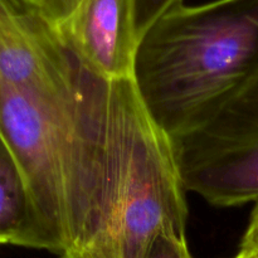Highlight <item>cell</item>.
<instances>
[{"mask_svg": "<svg viewBox=\"0 0 258 258\" xmlns=\"http://www.w3.org/2000/svg\"><path fill=\"white\" fill-rule=\"evenodd\" d=\"M111 81L47 24L30 62L0 85V136L29 186L48 251L62 254L95 228L108 178Z\"/></svg>", "mask_w": 258, "mask_h": 258, "instance_id": "6da1fadb", "label": "cell"}, {"mask_svg": "<svg viewBox=\"0 0 258 258\" xmlns=\"http://www.w3.org/2000/svg\"><path fill=\"white\" fill-rule=\"evenodd\" d=\"M258 72V0H216L180 7L139 40L136 91L170 138L206 120Z\"/></svg>", "mask_w": 258, "mask_h": 258, "instance_id": "7a4b0ae2", "label": "cell"}, {"mask_svg": "<svg viewBox=\"0 0 258 258\" xmlns=\"http://www.w3.org/2000/svg\"><path fill=\"white\" fill-rule=\"evenodd\" d=\"M107 194L90 236L59 258H146L161 233L185 236L188 204L173 140L133 78L111 81Z\"/></svg>", "mask_w": 258, "mask_h": 258, "instance_id": "3957f363", "label": "cell"}, {"mask_svg": "<svg viewBox=\"0 0 258 258\" xmlns=\"http://www.w3.org/2000/svg\"><path fill=\"white\" fill-rule=\"evenodd\" d=\"M186 190L216 207L258 201V72L208 117L171 138Z\"/></svg>", "mask_w": 258, "mask_h": 258, "instance_id": "277c9868", "label": "cell"}, {"mask_svg": "<svg viewBox=\"0 0 258 258\" xmlns=\"http://www.w3.org/2000/svg\"><path fill=\"white\" fill-rule=\"evenodd\" d=\"M34 10L97 75L108 81L133 77L135 0H38Z\"/></svg>", "mask_w": 258, "mask_h": 258, "instance_id": "5b68a950", "label": "cell"}, {"mask_svg": "<svg viewBox=\"0 0 258 258\" xmlns=\"http://www.w3.org/2000/svg\"><path fill=\"white\" fill-rule=\"evenodd\" d=\"M0 244L45 249L48 241L40 226L32 194L19 164L0 136Z\"/></svg>", "mask_w": 258, "mask_h": 258, "instance_id": "8992f818", "label": "cell"}, {"mask_svg": "<svg viewBox=\"0 0 258 258\" xmlns=\"http://www.w3.org/2000/svg\"><path fill=\"white\" fill-rule=\"evenodd\" d=\"M183 5V0H135V29L138 39L170 10Z\"/></svg>", "mask_w": 258, "mask_h": 258, "instance_id": "52a82bcc", "label": "cell"}, {"mask_svg": "<svg viewBox=\"0 0 258 258\" xmlns=\"http://www.w3.org/2000/svg\"><path fill=\"white\" fill-rule=\"evenodd\" d=\"M146 258H193L186 244L185 236L161 233L151 244Z\"/></svg>", "mask_w": 258, "mask_h": 258, "instance_id": "ba28073f", "label": "cell"}, {"mask_svg": "<svg viewBox=\"0 0 258 258\" xmlns=\"http://www.w3.org/2000/svg\"><path fill=\"white\" fill-rule=\"evenodd\" d=\"M32 10L34 9L20 0H0V27L13 24Z\"/></svg>", "mask_w": 258, "mask_h": 258, "instance_id": "9c48e42d", "label": "cell"}, {"mask_svg": "<svg viewBox=\"0 0 258 258\" xmlns=\"http://www.w3.org/2000/svg\"><path fill=\"white\" fill-rule=\"evenodd\" d=\"M241 249L258 252V201L256 202V206H254L251 218H249L248 227L242 238Z\"/></svg>", "mask_w": 258, "mask_h": 258, "instance_id": "30bf717a", "label": "cell"}, {"mask_svg": "<svg viewBox=\"0 0 258 258\" xmlns=\"http://www.w3.org/2000/svg\"><path fill=\"white\" fill-rule=\"evenodd\" d=\"M233 258H258V252L254 251H244V249H239L238 254Z\"/></svg>", "mask_w": 258, "mask_h": 258, "instance_id": "8fae6325", "label": "cell"}, {"mask_svg": "<svg viewBox=\"0 0 258 258\" xmlns=\"http://www.w3.org/2000/svg\"><path fill=\"white\" fill-rule=\"evenodd\" d=\"M20 2H23L25 5H28V7L32 8V9H34L35 4H37L38 0H20Z\"/></svg>", "mask_w": 258, "mask_h": 258, "instance_id": "7c38bea8", "label": "cell"}]
</instances>
